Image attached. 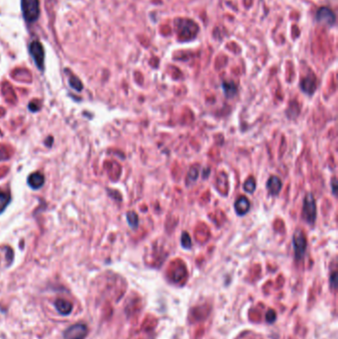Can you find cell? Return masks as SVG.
Listing matches in <instances>:
<instances>
[{
    "label": "cell",
    "mask_w": 338,
    "mask_h": 339,
    "mask_svg": "<svg viewBox=\"0 0 338 339\" xmlns=\"http://www.w3.org/2000/svg\"><path fill=\"white\" fill-rule=\"evenodd\" d=\"M21 9L24 19L31 24L36 22L40 16L39 0H21Z\"/></svg>",
    "instance_id": "cell-1"
},
{
    "label": "cell",
    "mask_w": 338,
    "mask_h": 339,
    "mask_svg": "<svg viewBox=\"0 0 338 339\" xmlns=\"http://www.w3.org/2000/svg\"><path fill=\"white\" fill-rule=\"evenodd\" d=\"M303 218L309 225H313L316 221V203L311 193H307L304 199Z\"/></svg>",
    "instance_id": "cell-2"
},
{
    "label": "cell",
    "mask_w": 338,
    "mask_h": 339,
    "mask_svg": "<svg viewBox=\"0 0 338 339\" xmlns=\"http://www.w3.org/2000/svg\"><path fill=\"white\" fill-rule=\"evenodd\" d=\"M29 52L34 60L36 66L40 71H44L45 67V52L42 44L38 41H33L30 43Z\"/></svg>",
    "instance_id": "cell-3"
},
{
    "label": "cell",
    "mask_w": 338,
    "mask_h": 339,
    "mask_svg": "<svg viewBox=\"0 0 338 339\" xmlns=\"http://www.w3.org/2000/svg\"><path fill=\"white\" fill-rule=\"evenodd\" d=\"M307 239L301 229L296 230L293 236V247L297 260H302L305 257L307 251Z\"/></svg>",
    "instance_id": "cell-4"
},
{
    "label": "cell",
    "mask_w": 338,
    "mask_h": 339,
    "mask_svg": "<svg viewBox=\"0 0 338 339\" xmlns=\"http://www.w3.org/2000/svg\"><path fill=\"white\" fill-rule=\"evenodd\" d=\"M88 334V327L85 324L78 323L64 331V339H85Z\"/></svg>",
    "instance_id": "cell-5"
},
{
    "label": "cell",
    "mask_w": 338,
    "mask_h": 339,
    "mask_svg": "<svg viewBox=\"0 0 338 339\" xmlns=\"http://www.w3.org/2000/svg\"><path fill=\"white\" fill-rule=\"evenodd\" d=\"M316 19L318 22L326 24L328 26L334 25V23L336 21L335 14L328 7H321L316 13Z\"/></svg>",
    "instance_id": "cell-6"
},
{
    "label": "cell",
    "mask_w": 338,
    "mask_h": 339,
    "mask_svg": "<svg viewBox=\"0 0 338 339\" xmlns=\"http://www.w3.org/2000/svg\"><path fill=\"white\" fill-rule=\"evenodd\" d=\"M301 89L303 92L308 95H311L314 93L316 90V78L313 75H308L306 77L301 84Z\"/></svg>",
    "instance_id": "cell-7"
},
{
    "label": "cell",
    "mask_w": 338,
    "mask_h": 339,
    "mask_svg": "<svg viewBox=\"0 0 338 339\" xmlns=\"http://www.w3.org/2000/svg\"><path fill=\"white\" fill-rule=\"evenodd\" d=\"M266 187L271 195H278L282 189V181L278 177L273 176L268 180Z\"/></svg>",
    "instance_id": "cell-8"
},
{
    "label": "cell",
    "mask_w": 338,
    "mask_h": 339,
    "mask_svg": "<svg viewBox=\"0 0 338 339\" xmlns=\"http://www.w3.org/2000/svg\"><path fill=\"white\" fill-rule=\"evenodd\" d=\"M234 209L238 216H245L250 211V201L246 196L239 197L235 203Z\"/></svg>",
    "instance_id": "cell-9"
},
{
    "label": "cell",
    "mask_w": 338,
    "mask_h": 339,
    "mask_svg": "<svg viewBox=\"0 0 338 339\" xmlns=\"http://www.w3.org/2000/svg\"><path fill=\"white\" fill-rule=\"evenodd\" d=\"M56 308L59 311V313L62 315H67L70 314L73 310V305L71 302L63 300V299H59L56 301Z\"/></svg>",
    "instance_id": "cell-10"
},
{
    "label": "cell",
    "mask_w": 338,
    "mask_h": 339,
    "mask_svg": "<svg viewBox=\"0 0 338 339\" xmlns=\"http://www.w3.org/2000/svg\"><path fill=\"white\" fill-rule=\"evenodd\" d=\"M45 183V177L41 173H34L31 174L28 178V185H30L31 188L33 189H39L43 186Z\"/></svg>",
    "instance_id": "cell-11"
},
{
    "label": "cell",
    "mask_w": 338,
    "mask_h": 339,
    "mask_svg": "<svg viewBox=\"0 0 338 339\" xmlns=\"http://www.w3.org/2000/svg\"><path fill=\"white\" fill-rule=\"evenodd\" d=\"M224 94L227 98H232L237 93V86L233 82H225L222 84Z\"/></svg>",
    "instance_id": "cell-12"
},
{
    "label": "cell",
    "mask_w": 338,
    "mask_h": 339,
    "mask_svg": "<svg viewBox=\"0 0 338 339\" xmlns=\"http://www.w3.org/2000/svg\"><path fill=\"white\" fill-rule=\"evenodd\" d=\"M10 203V195L0 190V215H1Z\"/></svg>",
    "instance_id": "cell-13"
},
{
    "label": "cell",
    "mask_w": 338,
    "mask_h": 339,
    "mask_svg": "<svg viewBox=\"0 0 338 339\" xmlns=\"http://www.w3.org/2000/svg\"><path fill=\"white\" fill-rule=\"evenodd\" d=\"M198 169L196 167H192L190 168V170L188 171L187 173V176H186V185H191L198 178Z\"/></svg>",
    "instance_id": "cell-14"
},
{
    "label": "cell",
    "mask_w": 338,
    "mask_h": 339,
    "mask_svg": "<svg viewBox=\"0 0 338 339\" xmlns=\"http://www.w3.org/2000/svg\"><path fill=\"white\" fill-rule=\"evenodd\" d=\"M127 221L131 228H137L139 224V218L138 216L134 212H130L127 214Z\"/></svg>",
    "instance_id": "cell-15"
},
{
    "label": "cell",
    "mask_w": 338,
    "mask_h": 339,
    "mask_svg": "<svg viewBox=\"0 0 338 339\" xmlns=\"http://www.w3.org/2000/svg\"><path fill=\"white\" fill-rule=\"evenodd\" d=\"M244 190L247 191V192H250V193H253L256 189V182L253 178H249L245 183H244Z\"/></svg>",
    "instance_id": "cell-16"
},
{
    "label": "cell",
    "mask_w": 338,
    "mask_h": 339,
    "mask_svg": "<svg viewBox=\"0 0 338 339\" xmlns=\"http://www.w3.org/2000/svg\"><path fill=\"white\" fill-rule=\"evenodd\" d=\"M181 243H182V246L185 249L191 248V239H190V236L187 232H183L182 238H181Z\"/></svg>",
    "instance_id": "cell-17"
},
{
    "label": "cell",
    "mask_w": 338,
    "mask_h": 339,
    "mask_svg": "<svg viewBox=\"0 0 338 339\" xmlns=\"http://www.w3.org/2000/svg\"><path fill=\"white\" fill-rule=\"evenodd\" d=\"M69 82H70V86H71L74 90H76L77 92H81V91L83 90L82 82H81L77 77H75V76L71 77Z\"/></svg>",
    "instance_id": "cell-18"
},
{
    "label": "cell",
    "mask_w": 338,
    "mask_h": 339,
    "mask_svg": "<svg viewBox=\"0 0 338 339\" xmlns=\"http://www.w3.org/2000/svg\"><path fill=\"white\" fill-rule=\"evenodd\" d=\"M336 284H337V275L336 273H333L332 276L330 277V285L332 287H336Z\"/></svg>",
    "instance_id": "cell-19"
},
{
    "label": "cell",
    "mask_w": 338,
    "mask_h": 339,
    "mask_svg": "<svg viewBox=\"0 0 338 339\" xmlns=\"http://www.w3.org/2000/svg\"><path fill=\"white\" fill-rule=\"evenodd\" d=\"M331 187H332V192L334 195H336V187H337V180L335 178L332 179L331 181Z\"/></svg>",
    "instance_id": "cell-20"
}]
</instances>
